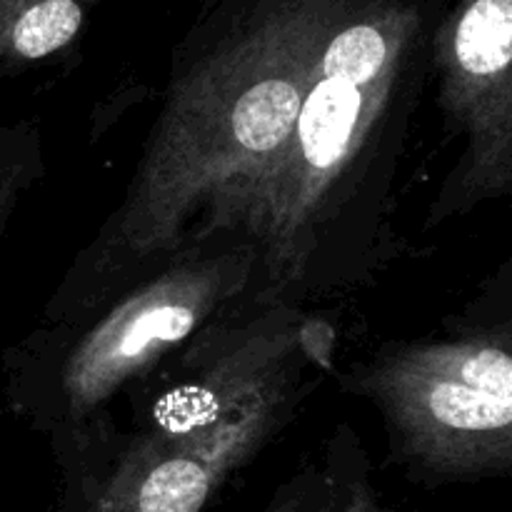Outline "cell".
Instances as JSON below:
<instances>
[{
  "label": "cell",
  "mask_w": 512,
  "mask_h": 512,
  "mask_svg": "<svg viewBox=\"0 0 512 512\" xmlns=\"http://www.w3.org/2000/svg\"><path fill=\"white\" fill-rule=\"evenodd\" d=\"M333 320L248 300L120 390L128 420L95 413L50 435L58 512H203L335 373ZM113 405V403H110Z\"/></svg>",
  "instance_id": "cell-1"
},
{
  "label": "cell",
  "mask_w": 512,
  "mask_h": 512,
  "mask_svg": "<svg viewBox=\"0 0 512 512\" xmlns=\"http://www.w3.org/2000/svg\"><path fill=\"white\" fill-rule=\"evenodd\" d=\"M418 93V68L378 23H350L313 48L290 138L235 233L258 258L255 298L305 305L363 285L393 258Z\"/></svg>",
  "instance_id": "cell-2"
},
{
  "label": "cell",
  "mask_w": 512,
  "mask_h": 512,
  "mask_svg": "<svg viewBox=\"0 0 512 512\" xmlns=\"http://www.w3.org/2000/svg\"><path fill=\"white\" fill-rule=\"evenodd\" d=\"M255 290L253 250L210 243L75 318L40 320L3 358L10 410L45 440L78 428L198 330L253 300Z\"/></svg>",
  "instance_id": "cell-3"
},
{
  "label": "cell",
  "mask_w": 512,
  "mask_h": 512,
  "mask_svg": "<svg viewBox=\"0 0 512 512\" xmlns=\"http://www.w3.org/2000/svg\"><path fill=\"white\" fill-rule=\"evenodd\" d=\"M373 403L390 460L425 485L508 478L512 470L510 263L445 320L438 338L395 340L340 375Z\"/></svg>",
  "instance_id": "cell-4"
},
{
  "label": "cell",
  "mask_w": 512,
  "mask_h": 512,
  "mask_svg": "<svg viewBox=\"0 0 512 512\" xmlns=\"http://www.w3.org/2000/svg\"><path fill=\"white\" fill-rule=\"evenodd\" d=\"M438 105L460 155L425 230L512 193V0H475L455 25Z\"/></svg>",
  "instance_id": "cell-5"
},
{
  "label": "cell",
  "mask_w": 512,
  "mask_h": 512,
  "mask_svg": "<svg viewBox=\"0 0 512 512\" xmlns=\"http://www.w3.org/2000/svg\"><path fill=\"white\" fill-rule=\"evenodd\" d=\"M263 512H393L383 503L375 468L358 430L340 423L320 455L290 475Z\"/></svg>",
  "instance_id": "cell-6"
},
{
  "label": "cell",
  "mask_w": 512,
  "mask_h": 512,
  "mask_svg": "<svg viewBox=\"0 0 512 512\" xmlns=\"http://www.w3.org/2000/svg\"><path fill=\"white\" fill-rule=\"evenodd\" d=\"M80 25L83 8L75 0H38L5 28L3 50L10 58L35 63L73 43Z\"/></svg>",
  "instance_id": "cell-7"
},
{
  "label": "cell",
  "mask_w": 512,
  "mask_h": 512,
  "mask_svg": "<svg viewBox=\"0 0 512 512\" xmlns=\"http://www.w3.org/2000/svg\"><path fill=\"white\" fill-rule=\"evenodd\" d=\"M43 175L45 158L38 123L18 120L0 128V240L20 200L43 180Z\"/></svg>",
  "instance_id": "cell-8"
}]
</instances>
